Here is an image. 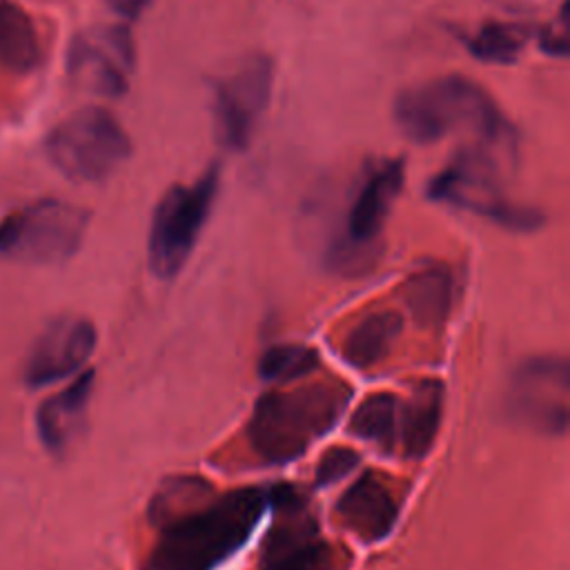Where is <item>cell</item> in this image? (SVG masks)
Segmentation results:
<instances>
[{
	"instance_id": "4",
	"label": "cell",
	"mask_w": 570,
	"mask_h": 570,
	"mask_svg": "<svg viewBox=\"0 0 570 570\" xmlns=\"http://www.w3.org/2000/svg\"><path fill=\"white\" fill-rule=\"evenodd\" d=\"M425 196L434 203L483 216L510 232H534L546 223L543 212L505 198L494 147L485 142L463 147L430 178Z\"/></svg>"
},
{
	"instance_id": "15",
	"label": "cell",
	"mask_w": 570,
	"mask_h": 570,
	"mask_svg": "<svg viewBox=\"0 0 570 570\" xmlns=\"http://www.w3.org/2000/svg\"><path fill=\"white\" fill-rule=\"evenodd\" d=\"M94 370L80 372L67 387L47 396L36 410V432L51 456H65L80 436L94 392Z\"/></svg>"
},
{
	"instance_id": "6",
	"label": "cell",
	"mask_w": 570,
	"mask_h": 570,
	"mask_svg": "<svg viewBox=\"0 0 570 570\" xmlns=\"http://www.w3.org/2000/svg\"><path fill=\"white\" fill-rule=\"evenodd\" d=\"M45 149L51 165L67 178L100 183L129 158L131 140L111 111L85 107L49 131Z\"/></svg>"
},
{
	"instance_id": "11",
	"label": "cell",
	"mask_w": 570,
	"mask_h": 570,
	"mask_svg": "<svg viewBox=\"0 0 570 570\" xmlns=\"http://www.w3.org/2000/svg\"><path fill=\"white\" fill-rule=\"evenodd\" d=\"M570 365L563 356H530L521 361L508 385L505 414L539 434L568 432Z\"/></svg>"
},
{
	"instance_id": "8",
	"label": "cell",
	"mask_w": 570,
	"mask_h": 570,
	"mask_svg": "<svg viewBox=\"0 0 570 570\" xmlns=\"http://www.w3.org/2000/svg\"><path fill=\"white\" fill-rule=\"evenodd\" d=\"M87 225V209L45 198L2 218L0 252L29 265H58L80 249Z\"/></svg>"
},
{
	"instance_id": "26",
	"label": "cell",
	"mask_w": 570,
	"mask_h": 570,
	"mask_svg": "<svg viewBox=\"0 0 570 570\" xmlns=\"http://www.w3.org/2000/svg\"><path fill=\"white\" fill-rule=\"evenodd\" d=\"M107 4L111 7V11L118 18H122L127 22H134L151 4V0H107Z\"/></svg>"
},
{
	"instance_id": "17",
	"label": "cell",
	"mask_w": 570,
	"mask_h": 570,
	"mask_svg": "<svg viewBox=\"0 0 570 570\" xmlns=\"http://www.w3.org/2000/svg\"><path fill=\"white\" fill-rule=\"evenodd\" d=\"M403 301L423 327H441L454 301V274L448 263L423 261L403 283Z\"/></svg>"
},
{
	"instance_id": "5",
	"label": "cell",
	"mask_w": 570,
	"mask_h": 570,
	"mask_svg": "<svg viewBox=\"0 0 570 570\" xmlns=\"http://www.w3.org/2000/svg\"><path fill=\"white\" fill-rule=\"evenodd\" d=\"M218 187L220 167L212 163L189 185L176 183L160 196L147 236V263L156 278L169 281L185 267L212 214Z\"/></svg>"
},
{
	"instance_id": "9",
	"label": "cell",
	"mask_w": 570,
	"mask_h": 570,
	"mask_svg": "<svg viewBox=\"0 0 570 570\" xmlns=\"http://www.w3.org/2000/svg\"><path fill=\"white\" fill-rule=\"evenodd\" d=\"M403 158L376 160L361 178L345 214V229L332 240L327 263L336 272H361L374 256V245L385 227L396 196L403 189Z\"/></svg>"
},
{
	"instance_id": "1",
	"label": "cell",
	"mask_w": 570,
	"mask_h": 570,
	"mask_svg": "<svg viewBox=\"0 0 570 570\" xmlns=\"http://www.w3.org/2000/svg\"><path fill=\"white\" fill-rule=\"evenodd\" d=\"M272 485L214 492L158 523V539L140 570H216L245 546L269 508Z\"/></svg>"
},
{
	"instance_id": "13",
	"label": "cell",
	"mask_w": 570,
	"mask_h": 570,
	"mask_svg": "<svg viewBox=\"0 0 570 570\" xmlns=\"http://www.w3.org/2000/svg\"><path fill=\"white\" fill-rule=\"evenodd\" d=\"M98 332L82 316H60L51 321L33 341L27 363L24 383L45 387L76 374L94 354Z\"/></svg>"
},
{
	"instance_id": "3",
	"label": "cell",
	"mask_w": 570,
	"mask_h": 570,
	"mask_svg": "<svg viewBox=\"0 0 570 570\" xmlns=\"http://www.w3.org/2000/svg\"><path fill=\"white\" fill-rule=\"evenodd\" d=\"M350 399L341 381L265 392L247 421V443L267 463H292L336 425Z\"/></svg>"
},
{
	"instance_id": "23",
	"label": "cell",
	"mask_w": 570,
	"mask_h": 570,
	"mask_svg": "<svg viewBox=\"0 0 570 570\" xmlns=\"http://www.w3.org/2000/svg\"><path fill=\"white\" fill-rule=\"evenodd\" d=\"M216 490L200 476L194 474H180V476H169L154 494L149 503V521L154 525L167 521L169 517L205 501L212 497Z\"/></svg>"
},
{
	"instance_id": "7",
	"label": "cell",
	"mask_w": 570,
	"mask_h": 570,
	"mask_svg": "<svg viewBox=\"0 0 570 570\" xmlns=\"http://www.w3.org/2000/svg\"><path fill=\"white\" fill-rule=\"evenodd\" d=\"M269 508L274 521L254 570H347V557L321 534L305 497L292 485H272Z\"/></svg>"
},
{
	"instance_id": "21",
	"label": "cell",
	"mask_w": 570,
	"mask_h": 570,
	"mask_svg": "<svg viewBox=\"0 0 570 570\" xmlns=\"http://www.w3.org/2000/svg\"><path fill=\"white\" fill-rule=\"evenodd\" d=\"M40 45L31 18L11 2H0V65L27 73L38 65Z\"/></svg>"
},
{
	"instance_id": "12",
	"label": "cell",
	"mask_w": 570,
	"mask_h": 570,
	"mask_svg": "<svg viewBox=\"0 0 570 570\" xmlns=\"http://www.w3.org/2000/svg\"><path fill=\"white\" fill-rule=\"evenodd\" d=\"M136 69V47L127 24H100L73 36L67 53L69 76L85 89L120 98Z\"/></svg>"
},
{
	"instance_id": "22",
	"label": "cell",
	"mask_w": 570,
	"mask_h": 570,
	"mask_svg": "<svg viewBox=\"0 0 570 570\" xmlns=\"http://www.w3.org/2000/svg\"><path fill=\"white\" fill-rule=\"evenodd\" d=\"M321 365L318 352L309 345L283 343L267 347L258 358V376L269 383H289L316 372Z\"/></svg>"
},
{
	"instance_id": "19",
	"label": "cell",
	"mask_w": 570,
	"mask_h": 570,
	"mask_svg": "<svg viewBox=\"0 0 570 570\" xmlns=\"http://www.w3.org/2000/svg\"><path fill=\"white\" fill-rule=\"evenodd\" d=\"M534 38L530 24L510 22V20H492L481 24L476 31L465 33L461 42L470 51L474 60L488 65H512L525 49V45Z\"/></svg>"
},
{
	"instance_id": "2",
	"label": "cell",
	"mask_w": 570,
	"mask_h": 570,
	"mask_svg": "<svg viewBox=\"0 0 570 570\" xmlns=\"http://www.w3.org/2000/svg\"><path fill=\"white\" fill-rule=\"evenodd\" d=\"M399 131L432 145L454 131H472L479 142L514 151L517 131L488 89L465 76L450 73L403 89L392 107Z\"/></svg>"
},
{
	"instance_id": "18",
	"label": "cell",
	"mask_w": 570,
	"mask_h": 570,
	"mask_svg": "<svg viewBox=\"0 0 570 570\" xmlns=\"http://www.w3.org/2000/svg\"><path fill=\"white\" fill-rule=\"evenodd\" d=\"M401 330L403 318L399 312H370L347 332V336L343 338L341 354L356 370L374 367L392 352V345L396 343Z\"/></svg>"
},
{
	"instance_id": "25",
	"label": "cell",
	"mask_w": 570,
	"mask_h": 570,
	"mask_svg": "<svg viewBox=\"0 0 570 570\" xmlns=\"http://www.w3.org/2000/svg\"><path fill=\"white\" fill-rule=\"evenodd\" d=\"M568 38H570V31H568V2L561 4L559 9V16L552 18V22H548L546 27L539 29V49L546 53V56H552V58H566L568 56Z\"/></svg>"
},
{
	"instance_id": "16",
	"label": "cell",
	"mask_w": 570,
	"mask_h": 570,
	"mask_svg": "<svg viewBox=\"0 0 570 570\" xmlns=\"http://www.w3.org/2000/svg\"><path fill=\"white\" fill-rule=\"evenodd\" d=\"M443 403L445 387L439 379L414 383L399 416V443L405 459L419 461L430 454L441 428Z\"/></svg>"
},
{
	"instance_id": "10",
	"label": "cell",
	"mask_w": 570,
	"mask_h": 570,
	"mask_svg": "<svg viewBox=\"0 0 570 570\" xmlns=\"http://www.w3.org/2000/svg\"><path fill=\"white\" fill-rule=\"evenodd\" d=\"M274 62L265 53H252L234 71L218 78L212 91L214 134L227 151H245L269 105Z\"/></svg>"
},
{
	"instance_id": "14",
	"label": "cell",
	"mask_w": 570,
	"mask_h": 570,
	"mask_svg": "<svg viewBox=\"0 0 570 570\" xmlns=\"http://www.w3.org/2000/svg\"><path fill=\"white\" fill-rule=\"evenodd\" d=\"M334 514L345 530L363 543L387 539L399 519L392 488L372 470H365L336 501Z\"/></svg>"
},
{
	"instance_id": "20",
	"label": "cell",
	"mask_w": 570,
	"mask_h": 570,
	"mask_svg": "<svg viewBox=\"0 0 570 570\" xmlns=\"http://www.w3.org/2000/svg\"><path fill=\"white\" fill-rule=\"evenodd\" d=\"M401 399L390 392L367 394L354 410L347 432L376 445L381 452H392L399 443Z\"/></svg>"
},
{
	"instance_id": "24",
	"label": "cell",
	"mask_w": 570,
	"mask_h": 570,
	"mask_svg": "<svg viewBox=\"0 0 570 570\" xmlns=\"http://www.w3.org/2000/svg\"><path fill=\"white\" fill-rule=\"evenodd\" d=\"M358 461H361V456L356 450H352L347 445H332L323 452V456L316 463L314 483L318 488L334 485L336 481L347 476L358 465Z\"/></svg>"
}]
</instances>
